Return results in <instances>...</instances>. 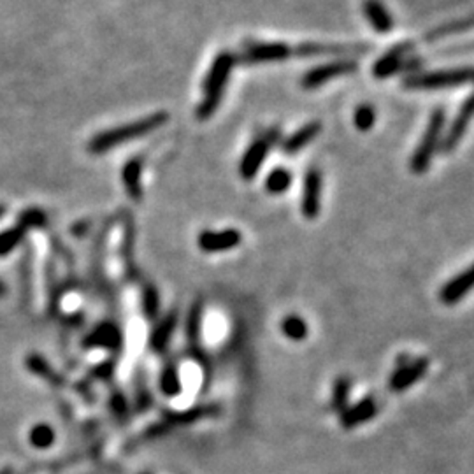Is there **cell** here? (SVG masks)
Segmentation results:
<instances>
[{
	"mask_svg": "<svg viewBox=\"0 0 474 474\" xmlns=\"http://www.w3.org/2000/svg\"><path fill=\"white\" fill-rule=\"evenodd\" d=\"M30 441H32V445L37 446V448H46V446L53 443L51 428L46 426L36 427L32 431V434H30Z\"/></svg>",
	"mask_w": 474,
	"mask_h": 474,
	"instance_id": "d4e9b609",
	"label": "cell"
},
{
	"mask_svg": "<svg viewBox=\"0 0 474 474\" xmlns=\"http://www.w3.org/2000/svg\"><path fill=\"white\" fill-rule=\"evenodd\" d=\"M123 185L127 188V193L132 197L134 200L141 199L143 192H141V160L139 158H134V160L128 162L125 165L123 174Z\"/></svg>",
	"mask_w": 474,
	"mask_h": 474,
	"instance_id": "d6986e66",
	"label": "cell"
},
{
	"mask_svg": "<svg viewBox=\"0 0 474 474\" xmlns=\"http://www.w3.org/2000/svg\"><path fill=\"white\" fill-rule=\"evenodd\" d=\"M2 292H4V287H2V284H0V294H2Z\"/></svg>",
	"mask_w": 474,
	"mask_h": 474,
	"instance_id": "4316f807",
	"label": "cell"
},
{
	"mask_svg": "<svg viewBox=\"0 0 474 474\" xmlns=\"http://www.w3.org/2000/svg\"><path fill=\"white\" fill-rule=\"evenodd\" d=\"M474 120V92L462 102L460 109L455 115L453 121L450 123V128L446 130V134L443 135V143H441V153H451L453 150H457V146L460 144L462 138L468 132L469 125Z\"/></svg>",
	"mask_w": 474,
	"mask_h": 474,
	"instance_id": "ba28073f",
	"label": "cell"
},
{
	"mask_svg": "<svg viewBox=\"0 0 474 474\" xmlns=\"http://www.w3.org/2000/svg\"><path fill=\"white\" fill-rule=\"evenodd\" d=\"M21 236H24V227H16V229L0 234V255L9 253L20 242Z\"/></svg>",
	"mask_w": 474,
	"mask_h": 474,
	"instance_id": "cb8c5ba5",
	"label": "cell"
},
{
	"mask_svg": "<svg viewBox=\"0 0 474 474\" xmlns=\"http://www.w3.org/2000/svg\"><path fill=\"white\" fill-rule=\"evenodd\" d=\"M364 16L367 24L373 26L378 34L386 36L393 30V18L388 7L383 4V0H364L362 2Z\"/></svg>",
	"mask_w": 474,
	"mask_h": 474,
	"instance_id": "9a60e30c",
	"label": "cell"
},
{
	"mask_svg": "<svg viewBox=\"0 0 474 474\" xmlns=\"http://www.w3.org/2000/svg\"><path fill=\"white\" fill-rule=\"evenodd\" d=\"M236 62L237 58L230 51H222L220 55H216L213 66L207 72L206 81H204V97L199 108H197V118L210 120L216 113V109L220 108L223 95H225L230 72H232Z\"/></svg>",
	"mask_w": 474,
	"mask_h": 474,
	"instance_id": "6da1fadb",
	"label": "cell"
},
{
	"mask_svg": "<svg viewBox=\"0 0 474 474\" xmlns=\"http://www.w3.org/2000/svg\"><path fill=\"white\" fill-rule=\"evenodd\" d=\"M292 181H294V174L287 167H276L269 172V176L265 177V190H267L271 195H282L292 187Z\"/></svg>",
	"mask_w": 474,
	"mask_h": 474,
	"instance_id": "ffe728a7",
	"label": "cell"
},
{
	"mask_svg": "<svg viewBox=\"0 0 474 474\" xmlns=\"http://www.w3.org/2000/svg\"><path fill=\"white\" fill-rule=\"evenodd\" d=\"M474 51V43H469V44H464V46H458V48H448L445 49V51H439L438 55H460V53H471Z\"/></svg>",
	"mask_w": 474,
	"mask_h": 474,
	"instance_id": "484cf974",
	"label": "cell"
},
{
	"mask_svg": "<svg viewBox=\"0 0 474 474\" xmlns=\"http://www.w3.org/2000/svg\"><path fill=\"white\" fill-rule=\"evenodd\" d=\"M167 120H169L167 113H155V115L134 121V123L121 125V127L111 128V130L101 132V134L95 135L92 141L88 143V151L95 155L105 153V151L113 150V148L120 146V144L132 141V139L143 138V135L157 130Z\"/></svg>",
	"mask_w": 474,
	"mask_h": 474,
	"instance_id": "7a4b0ae2",
	"label": "cell"
},
{
	"mask_svg": "<svg viewBox=\"0 0 474 474\" xmlns=\"http://www.w3.org/2000/svg\"><path fill=\"white\" fill-rule=\"evenodd\" d=\"M471 81L474 83V67H460V69L411 72L404 78L403 86L415 92H439Z\"/></svg>",
	"mask_w": 474,
	"mask_h": 474,
	"instance_id": "3957f363",
	"label": "cell"
},
{
	"mask_svg": "<svg viewBox=\"0 0 474 474\" xmlns=\"http://www.w3.org/2000/svg\"><path fill=\"white\" fill-rule=\"evenodd\" d=\"M427 367V359H416L413 362L401 364L396 373L392 374V378H390V390L392 392H403V390L409 388L413 383H416L426 374Z\"/></svg>",
	"mask_w": 474,
	"mask_h": 474,
	"instance_id": "7c38bea8",
	"label": "cell"
},
{
	"mask_svg": "<svg viewBox=\"0 0 474 474\" xmlns=\"http://www.w3.org/2000/svg\"><path fill=\"white\" fill-rule=\"evenodd\" d=\"M241 234L236 229H227L222 232H213V230H206L199 236V246L200 249L207 253H218L227 252L239 246L241 242Z\"/></svg>",
	"mask_w": 474,
	"mask_h": 474,
	"instance_id": "4fadbf2b",
	"label": "cell"
},
{
	"mask_svg": "<svg viewBox=\"0 0 474 474\" xmlns=\"http://www.w3.org/2000/svg\"><path fill=\"white\" fill-rule=\"evenodd\" d=\"M321 190H324V176L318 167H311L306 172L302 183L301 211L308 220L318 218L321 210Z\"/></svg>",
	"mask_w": 474,
	"mask_h": 474,
	"instance_id": "9c48e42d",
	"label": "cell"
},
{
	"mask_svg": "<svg viewBox=\"0 0 474 474\" xmlns=\"http://www.w3.org/2000/svg\"><path fill=\"white\" fill-rule=\"evenodd\" d=\"M474 288V264L471 267L465 269L464 272H460L458 276H455L453 279H450L448 283L443 287V290L439 292V297H441L443 304H457L458 301H462L468 292H471Z\"/></svg>",
	"mask_w": 474,
	"mask_h": 474,
	"instance_id": "5bb4252c",
	"label": "cell"
},
{
	"mask_svg": "<svg viewBox=\"0 0 474 474\" xmlns=\"http://www.w3.org/2000/svg\"><path fill=\"white\" fill-rule=\"evenodd\" d=\"M294 55V46L287 43H249L239 55V60L248 66L255 63L284 62Z\"/></svg>",
	"mask_w": 474,
	"mask_h": 474,
	"instance_id": "52a82bcc",
	"label": "cell"
},
{
	"mask_svg": "<svg viewBox=\"0 0 474 474\" xmlns=\"http://www.w3.org/2000/svg\"><path fill=\"white\" fill-rule=\"evenodd\" d=\"M469 29H474V14H469V16L460 18V20L450 21V24H445V25L438 26V29L431 30V32L423 36V41H426V43H432V41L443 39V37L465 32V30H469Z\"/></svg>",
	"mask_w": 474,
	"mask_h": 474,
	"instance_id": "ac0fdd59",
	"label": "cell"
},
{
	"mask_svg": "<svg viewBox=\"0 0 474 474\" xmlns=\"http://www.w3.org/2000/svg\"><path fill=\"white\" fill-rule=\"evenodd\" d=\"M378 413V404L373 397H366L364 401H360L359 404L346 408L341 413V426L344 428H354L356 426H362V423L369 422L371 418H374Z\"/></svg>",
	"mask_w": 474,
	"mask_h": 474,
	"instance_id": "e0dca14e",
	"label": "cell"
},
{
	"mask_svg": "<svg viewBox=\"0 0 474 474\" xmlns=\"http://www.w3.org/2000/svg\"><path fill=\"white\" fill-rule=\"evenodd\" d=\"M282 331L284 336L290 337L292 341H302L306 336H308V325H306V321L302 320L301 316L292 314V316L284 318L283 320Z\"/></svg>",
	"mask_w": 474,
	"mask_h": 474,
	"instance_id": "44dd1931",
	"label": "cell"
},
{
	"mask_svg": "<svg viewBox=\"0 0 474 474\" xmlns=\"http://www.w3.org/2000/svg\"><path fill=\"white\" fill-rule=\"evenodd\" d=\"M351 381L348 378H339L334 385V393H332V408L336 411L343 413L348 408V396H350Z\"/></svg>",
	"mask_w": 474,
	"mask_h": 474,
	"instance_id": "603a6c76",
	"label": "cell"
},
{
	"mask_svg": "<svg viewBox=\"0 0 474 474\" xmlns=\"http://www.w3.org/2000/svg\"><path fill=\"white\" fill-rule=\"evenodd\" d=\"M321 130V121H309V123L302 125L301 128L294 132V134L288 135L284 141H282L279 148L284 155H295L301 150H304L308 144L320 134Z\"/></svg>",
	"mask_w": 474,
	"mask_h": 474,
	"instance_id": "2e32d148",
	"label": "cell"
},
{
	"mask_svg": "<svg viewBox=\"0 0 474 474\" xmlns=\"http://www.w3.org/2000/svg\"><path fill=\"white\" fill-rule=\"evenodd\" d=\"M376 123V109L369 104H362L355 109L354 125L360 132H369Z\"/></svg>",
	"mask_w": 474,
	"mask_h": 474,
	"instance_id": "7402d4cb",
	"label": "cell"
},
{
	"mask_svg": "<svg viewBox=\"0 0 474 474\" xmlns=\"http://www.w3.org/2000/svg\"><path fill=\"white\" fill-rule=\"evenodd\" d=\"M282 139V128L272 127L264 130L255 138V141L249 144L248 150L244 151L241 158V164H239V174H241L242 180L249 181L257 176V172L260 170V167L264 165L265 158H267L269 151L274 144L279 143Z\"/></svg>",
	"mask_w": 474,
	"mask_h": 474,
	"instance_id": "5b68a950",
	"label": "cell"
},
{
	"mask_svg": "<svg viewBox=\"0 0 474 474\" xmlns=\"http://www.w3.org/2000/svg\"><path fill=\"white\" fill-rule=\"evenodd\" d=\"M445 125H446L445 109L443 108L434 109L431 118L427 121L426 132H423L418 146H416V150L413 151L411 158H409V169H411L413 174H423L428 167H431L436 151H439V148H441L443 135H445Z\"/></svg>",
	"mask_w": 474,
	"mask_h": 474,
	"instance_id": "277c9868",
	"label": "cell"
},
{
	"mask_svg": "<svg viewBox=\"0 0 474 474\" xmlns=\"http://www.w3.org/2000/svg\"><path fill=\"white\" fill-rule=\"evenodd\" d=\"M359 69V63L354 58H343V60H334V62L321 63V66L313 67L302 76L301 85L306 90H316L320 88L325 83L332 81L336 78H343V76H351Z\"/></svg>",
	"mask_w": 474,
	"mask_h": 474,
	"instance_id": "8992f818",
	"label": "cell"
},
{
	"mask_svg": "<svg viewBox=\"0 0 474 474\" xmlns=\"http://www.w3.org/2000/svg\"><path fill=\"white\" fill-rule=\"evenodd\" d=\"M415 48L413 43H399L390 48L385 55H381L373 66V76L376 79H386L390 76L397 74L401 69L408 66L409 53Z\"/></svg>",
	"mask_w": 474,
	"mask_h": 474,
	"instance_id": "30bf717a",
	"label": "cell"
},
{
	"mask_svg": "<svg viewBox=\"0 0 474 474\" xmlns=\"http://www.w3.org/2000/svg\"><path fill=\"white\" fill-rule=\"evenodd\" d=\"M369 44H324V43H302L294 46V55L297 56H350L366 55L369 51Z\"/></svg>",
	"mask_w": 474,
	"mask_h": 474,
	"instance_id": "8fae6325",
	"label": "cell"
}]
</instances>
